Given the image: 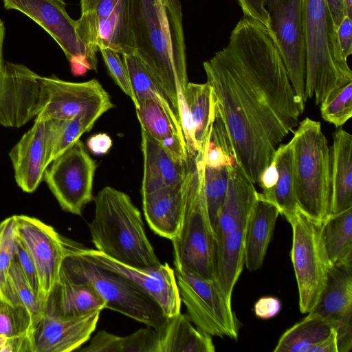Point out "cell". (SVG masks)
I'll use <instances>...</instances> for the list:
<instances>
[{"label":"cell","instance_id":"obj_34","mask_svg":"<svg viewBox=\"0 0 352 352\" xmlns=\"http://www.w3.org/2000/svg\"><path fill=\"white\" fill-rule=\"evenodd\" d=\"M331 329L327 322L308 314L283 333L274 351L309 352L311 346L327 337Z\"/></svg>","mask_w":352,"mask_h":352},{"label":"cell","instance_id":"obj_22","mask_svg":"<svg viewBox=\"0 0 352 352\" xmlns=\"http://www.w3.org/2000/svg\"><path fill=\"white\" fill-rule=\"evenodd\" d=\"M142 208L150 228L172 240L179 232L184 207V182L142 194Z\"/></svg>","mask_w":352,"mask_h":352},{"label":"cell","instance_id":"obj_37","mask_svg":"<svg viewBox=\"0 0 352 352\" xmlns=\"http://www.w3.org/2000/svg\"><path fill=\"white\" fill-rule=\"evenodd\" d=\"M0 296L8 302L25 307L33 322L43 314V305L33 290L18 262L13 258L6 280L0 288Z\"/></svg>","mask_w":352,"mask_h":352},{"label":"cell","instance_id":"obj_25","mask_svg":"<svg viewBox=\"0 0 352 352\" xmlns=\"http://www.w3.org/2000/svg\"><path fill=\"white\" fill-rule=\"evenodd\" d=\"M352 311V263L332 265L327 282L316 307L309 314L327 322L331 327Z\"/></svg>","mask_w":352,"mask_h":352},{"label":"cell","instance_id":"obj_9","mask_svg":"<svg viewBox=\"0 0 352 352\" xmlns=\"http://www.w3.org/2000/svg\"><path fill=\"white\" fill-rule=\"evenodd\" d=\"M175 267L180 298L190 321L211 336L237 340L239 323L232 302L226 299L214 280L190 270Z\"/></svg>","mask_w":352,"mask_h":352},{"label":"cell","instance_id":"obj_28","mask_svg":"<svg viewBox=\"0 0 352 352\" xmlns=\"http://www.w3.org/2000/svg\"><path fill=\"white\" fill-rule=\"evenodd\" d=\"M188 315L167 317L157 329L158 352H214L212 336L195 327Z\"/></svg>","mask_w":352,"mask_h":352},{"label":"cell","instance_id":"obj_36","mask_svg":"<svg viewBox=\"0 0 352 352\" xmlns=\"http://www.w3.org/2000/svg\"><path fill=\"white\" fill-rule=\"evenodd\" d=\"M135 111L140 126L158 142L172 135L184 137L177 116L158 101L145 100L139 103Z\"/></svg>","mask_w":352,"mask_h":352},{"label":"cell","instance_id":"obj_17","mask_svg":"<svg viewBox=\"0 0 352 352\" xmlns=\"http://www.w3.org/2000/svg\"><path fill=\"white\" fill-rule=\"evenodd\" d=\"M17 237L23 243L35 264L43 303L57 280L66 254L67 240L53 227L38 219L14 215Z\"/></svg>","mask_w":352,"mask_h":352},{"label":"cell","instance_id":"obj_7","mask_svg":"<svg viewBox=\"0 0 352 352\" xmlns=\"http://www.w3.org/2000/svg\"><path fill=\"white\" fill-rule=\"evenodd\" d=\"M60 272L76 282L90 284L105 302V309L125 315L155 329L165 322L157 303L127 278L80 255L67 241Z\"/></svg>","mask_w":352,"mask_h":352},{"label":"cell","instance_id":"obj_3","mask_svg":"<svg viewBox=\"0 0 352 352\" xmlns=\"http://www.w3.org/2000/svg\"><path fill=\"white\" fill-rule=\"evenodd\" d=\"M94 201V216L89 228L96 250L133 267L161 263L147 237L142 214L127 194L105 186Z\"/></svg>","mask_w":352,"mask_h":352},{"label":"cell","instance_id":"obj_30","mask_svg":"<svg viewBox=\"0 0 352 352\" xmlns=\"http://www.w3.org/2000/svg\"><path fill=\"white\" fill-rule=\"evenodd\" d=\"M184 96L194 127L197 151L203 150L208 143L214 116V101L211 87L208 82H188Z\"/></svg>","mask_w":352,"mask_h":352},{"label":"cell","instance_id":"obj_20","mask_svg":"<svg viewBox=\"0 0 352 352\" xmlns=\"http://www.w3.org/2000/svg\"><path fill=\"white\" fill-rule=\"evenodd\" d=\"M18 186L25 192H34L43 181L45 165V120L35 118L9 153Z\"/></svg>","mask_w":352,"mask_h":352},{"label":"cell","instance_id":"obj_21","mask_svg":"<svg viewBox=\"0 0 352 352\" xmlns=\"http://www.w3.org/2000/svg\"><path fill=\"white\" fill-rule=\"evenodd\" d=\"M259 198L254 184L235 163L230 166L228 190L214 227L217 238L246 226Z\"/></svg>","mask_w":352,"mask_h":352},{"label":"cell","instance_id":"obj_33","mask_svg":"<svg viewBox=\"0 0 352 352\" xmlns=\"http://www.w3.org/2000/svg\"><path fill=\"white\" fill-rule=\"evenodd\" d=\"M278 170V179L273 190L267 197H264L285 215L299 209L294 184L293 156L290 142L280 145L273 158Z\"/></svg>","mask_w":352,"mask_h":352},{"label":"cell","instance_id":"obj_49","mask_svg":"<svg viewBox=\"0 0 352 352\" xmlns=\"http://www.w3.org/2000/svg\"><path fill=\"white\" fill-rule=\"evenodd\" d=\"M278 179V170L276 162L273 159L268 166L262 173L258 182L263 192L261 194L267 197L273 190Z\"/></svg>","mask_w":352,"mask_h":352},{"label":"cell","instance_id":"obj_40","mask_svg":"<svg viewBox=\"0 0 352 352\" xmlns=\"http://www.w3.org/2000/svg\"><path fill=\"white\" fill-rule=\"evenodd\" d=\"M32 324V316L25 307L11 304L0 296V334L27 336Z\"/></svg>","mask_w":352,"mask_h":352},{"label":"cell","instance_id":"obj_44","mask_svg":"<svg viewBox=\"0 0 352 352\" xmlns=\"http://www.w3.org/2000/svg\"><path fill=\"white\" fill-rule=\"evenodd\" d=\"M236 1L243 12V17L250 18L260 22L271 32L270 18L266 8V0Z\"/></svg>","mask_w":352,"mask_h":352},{"label":"cell","instance_id":"obj_26","mask_svg":"<svg viewBox=\"0 0 352 352\" xmlns=\"http://www.w3.org/2000/svg\"><path fill=\"white\" fill-rule=\"evenodd\" d=\"M330 153L331 214H336L352 208V135L342 129L336 131Z\"/></svg>","mask_w":352,"mask_h":352},{"label":"cell","instance_id":"obj_29","mask_svg":"<svg viewBox=\"0 0 352 352\" xmlns=\"http://www.w3.org/2000/svg\"><path fill=\"white\" fill-rule=\"evenodd\" d=\"M104 109L83 111L71 119L45 120V165L50 163L93 128Z\"/></svg>","mask_w":352,"mask_h":352},{"label":"cell","instance_id":"obj_6","mask_svg":"<svg viewBox=\"0 0 352 352\" xmlns=\"http://www.w3.org/2000/svg\"><path fill=\"white\" fill-rule=\"evenodd\" d=\"M302 16L305 94L320 105L334 89L352 82V72L342 58L327 0H302Z\"/></svg>","mask_w":352,"mask_h":352},{"label":"cell","instance_id":"obj_51","mask_svg":"<svg viewBox=\"0 0 352 352\" xmlns=\"http://www.w3.org/2000/svg\"><path fill=\"white\" fill-rule=\"evenodd\" d=\"M327 3L333 30L337 34L346 15L344 0H327Z\"/></svg>","mask_w":352,"mask_h":352},{"label":"cell","instance_id":"obj_14","mask_svg":"<svg viewBox=\"0 0 352 352\" xmlns=\"http://www.w3.org/2000/svg\"><path fill=\"white\" fill-rule=\"evenodd\" d=\"M39 75L24 65L6 62L0 75V124L21 127L41 112L44 95Z\"/></svg>","mask_w":352,"mask_h":352},{"label":"cell","instance_id":"obj_27","mask_svg":"<svg viewBox=\"0 0 352 352\" xmlns=\"http://www.w3.org/2000/svg\"><path fill=\"white\" fill-rule=\"evenodd\" d=\"M245 226L241 227L215 241L214 280L230 302L245 264Z\"/></svg>","mask_w":352,"mask_h":352},{"label":"cell","instance_id":"obj_24","mask_svg":"<svg viewBox=\"0 0 352 352\" xmlns=\"http://www.w3.org/2000/svg\"><path fill=\"white\" fill-rule=\"evenodd\" d=\"M279 214L278 208L259 192L245 231V264L248 270L256 271L263 265Z\"/></svg>","mask_w":352,"mask_h":352},{"label":"cell","instance_id":"obj_41","mask_svg":"<svg viewBox=\"0 0 352 352\" xmlns=\"http://www.w3.org/2000/svg\"><path fill=\"white\" fill-rule=\"evenodd\" d=\"M16 236L14 215L0 223V288L4 284L14 256Z\"/></svg>","mask_w":352,"mask_h":352},{"label":"cell","instance_id":"obj_46","mask_svg":"<svg viewBox=\"0 0 352 352\" xmlns=\"http://www.w3.org/2000/svg\"><path fill=\"white\" fill-rule=\"evenodd\" d=\"M338 46L342 58L347 62L352 54V20L345 15L337 32Z\"/></svg>","mask_w":352,"mask_h":352},{"label":"cell","instance_id":"obj_35","mask_svg":"<svg viewBox=\"0 0 352 352\" xmlns=\"http://www.w3.org/2000/svg\"><path fill=\"white\" fill-rule=\"evenodd\" d=\"M122 56L127 68L135 98V107H138L139 103L145 100L153 99L175 115L164 89L140 57L135 53L122 54Z\"/></svg>","mask_w":352,"mask_h":352},{"label":"cell","instance_id":"obj_5","mask_svg":"<svg viewBox=\"0 0 352 352\" xmlns=\"http://www.w3.org/2000/svg\"><path fill=\"white\" fill-rule=\"evenodd\" d=\"M289 142L299 209L323 222L331 214V153L320 122L306 118L298 124Z\"/></svg>","mask_w":352,"mask_h":352},{"label":"cell","instance_id":"obj_53","mask_svg":"<svg viewBox=\"0 0 352 352\" xmlns=\"http://www.w3.org/2000/svg\"><path fill=\"white\" fill-rule=\"evenodd\" d=\"M6 29L3 22L0 19V75L3 71L5 62L3 56V46L5 38Z\"/></svg>","mask_w":352,"mask_h":352},{"label":"cell","instance_id":"obj_18","mask_svg":"<svg viewBox=\"0 0 352 352\" xmlns=\"http://www.w3.org/2000/svg\"><path fill=\"white\" fill-rule=\"evenodd\" d=\"M100 311L73 319L42 314L33 322L28 333L31 352L72 351L89 340L95 331Z\"/></svg>","mask_w":352,"mask_h":352},{"label":"cell","instance_id":"obj_42","mask_svg":"<svg viewBox=\"0 0 352 352\" xmlns=\"http://www.w3.org/2000/svg\"><path fill=\"white\" fill-rule=\"evenodd\" d=\"M109 74L121 90L136 106L135 98L131 87L127 68L122 55L109 48H99Z\"/></svg>","mask_w":352,"mask_h":352},{"label":"cell","instance_id":"obj_2","mask_svg":"<svg viewBox=\"0 0 352 352\" xmlns=\"http://www.w3.org/2000/svg\"><path fill=\"white\" fill-rule=\"evenodd\" d=\"M128 6L135 53L164 89L179 120L188 82L180 1L128 0Z\"/></svg>","mask_w":352,"mask_h":352},{"label":"cell","instance_id":"obj_8","mask_svg":"<svg viewBox=\"0 0 352 352\" xmlns=\"http://www.w3.org/2000/svg\"><path fill=\"white\" fill-rule=\"evenodd\" d=\"M292 229L291 261L296 279L299 309L308 314L317 305L331 267L322 236V222L300 210L284 215Z\"/></svg>","mask_w":352,"mask_h":352},{"label":"cell","instance_id":"obj_10","mask_svg":"<svg viewBox=\"0 0 352 352\" xmlns=\"http://www.w3.org/2000/svg\"><path fill=\"white\" fill-rule=\"evenodd\" d=\"M4 8L19 11L39 25L57 43L70 62L74 75L97 69L96 54L77 32L76 20L67 12L65 0H2Z\"/></svg>","mask_w":352,"mask_h":352},{"label":"cell","instance_id":"obj_11","mask_svg":"<svg viewBox=\"0 0 352 352\" xmlns=\"http://www.w3.org/2000/svg\"><path fill=\"white\" fill-rule=\"evenodd\" d=\"M96 168V162L79 140L50 163L43 181L64 211L81 215L85 206L94 199Z\"/></svg>","mask_w":352,"mask_h":352},{"label":"cell","instance_id":"obj_43","mask_svg":"<svg viewBox=\"0 0 352 352\" xmlns=\"http://www.w3.org/2000/svg\"><path fill=\"white\" fill-rule=\"evenodd\" d=\"M14 258L18 262L29 284L38 294L41 301V287L35 264L27 249L17 236L15 240Z\"/></svg>","mask_w":352,"mask_h":352},{"label":"cell","instance_id":"obj_50","mask_svg":"<svg viewBox=\"0 0 352 352\" xmlns=\"http://www.w3.org/2000/svg\"><path fill=\"white\" fill-rule=\"evenodd\" d=\"M87 146L92 153L104 155L111 148L112 140L107 133H98L88 139Z\"/></svg>","mask_w":352,"mask_h":352},{"label":"cell","instance_id":"obj_16","mask_svg":"<svg viewBox=\"0 0 352 352\" xmlns=\"http://www.w3.org/2000/svg\"><path fill=\"white\" fill-rule=\"evenodd\" d=\"M75 249L84 257L136 285L157 303L166 317L180 313L182 300L175 270L167 263L136 267L120 263L96 250L76 245Z\"/></svg>","mask_w":352,"mask_h":352},{"label":"cell","instance_id":"obj_45","mask_svg":"<svg viewBox=\"0 0 352 352\" xmlns=\"http://www.w3.org/2000/svg\"><path fill=\"white\" fill-rule=\"evenodd\" d=\"M333 328L336 331L338 352H350L352 349V311L336 321Z\"/></svg>","mask_w":352,"mask_h":352},{"label":"cell","instance_id":"obj_15","mask_svg":"<svg viewBox=\"0 0 352 352\" xmlns=\"http://www.w3.org/2000/svg\"><path fill=\"white\" fill-rule=\"evenodd\" d=\"M44 104L36 118L44 120L71 119L83 111L113 107L111 97L96 79L82 82L65 81L56 76H39Z\"/></svg>","mask_w":352,"mask_h":352},{"label":"cell","instance_id":"obj_4","mask_svg":"<svg viewBox=\"0 0 352 352\" xmlns=\"http://www.w3.org/2000/svg\"><path fill=\"white\" fill-rule=\"evenodd\" d=\"M205 148L188 155L180 229L173 239L175 267L214 279L215 236L204 191Z\"/></svg>","mask_w":352,"mask_h":352},{"label":"cell","instance_id":"obj_32","mask_svg":"<svg viewBox=\"0 0 352 352\" xmlns=\"http://www.w3.org/2000/svg\"><path fill=\"white\" fill-rule=\"evenodd\" d=\"M322 231L331 265L352 263V208L331 214L322 222Z\"/></svg>","mask_w":352,"mask_h":352},{"label":"cell","instance_id":"obj_47","mask_svg":"<svg viewBox=\"0 0 352 352\" xmlns=\"http://www.w3.org/2000/svg\"><path fill=\"white\" fill-rule=\"evenodd\" d=\"M281 309V302L274 296H263L255 303L254 311L256 316L267 320L276 316Z\"/></svg>","mask_w":352,"mask_h":352},{"label":"cell","instance_id":"obj_39","mask_svg":"<svg viewBox=\"0 0 352 352\" xmlns=\"http://www.w3.org/2000/svg\"><path fill=\"white\" fill-rule=\"evenodd\" d=\"M320 106L324 120L336 127L344 125L352 116V82L334 89Z\"/></svg>","mask_w":352,"mask_h":352},{"label":"cell","instance_id":"obj_23","mask_svg":"<svg viewBox=\"0 0 352 352\" xmlns=\"http://www.w3.org/2000/svg\"><path fill=\"white\" fill-rule=\"evenodd\" d=\"M140 128L144 160L141 193H148L163 187L177 186L183 183L186 164L175 162L160 142L154 139L143 127Z\"/></svg>","mask_w":352,"mask_h":352},{"label":"cell","instance_id":"obj_13","mask_svg":"<svg viewBox=\"0 0 352 352\" xmlns=\"http://www.w3.org/2000/svg\"><path fill=\"white\" fill-rule=\"evenodd\" d=\"M272 36L298 98L305 104L306 47L302 0H266Z\"/></svg>","mask_w":352,"mask_h":352},{"label":"cell","instance_id":"obj_19","mask_svg":"<svg viewBox=\"0 0 352 352\" xmlns=\"http://www.w3.org/2000/svg\"><path fill=\"white\" fill-rule=\"evenodd\" d=\"M105 309V302L88 283L76 282L60 272L43 306V314L73 319Z\"/></svg>","mask_w":352,"mask_h":352},{"label":"cell","instance_id":"obj_12","mask_svg":"<svg viewBox=\"0 0 352 352\" xmlns=\"http://www.w3.org/2000/svg\"><path fill=\"white\" fill-rule=\"evenodd\" d=\"M80 8L77 32L91 52L109 48L121 55L135 53L128 0H80Z\"/></svg>","mask_w":352,"mask_h":352},{"label":"cell","instance_id":"obj_52","mask_svg":"<svg viewBox=\"0 0 352 352\" xmlns=\"http://www.w3.org/2000/svg\"><path fill=\"white\" fill-rule=\"evenodd\" d=\"M309 352H338L337 335L335 329L332 327L329 334L315 343L310 349Z\"/></svg>","mask_w":352,"mask_h":352},{"label":"cell","instance_id":"obj_31","mask_svg":"<svg viewBox=\"0 0 352 352\" xmlns=\"http://www.w3.org/2000/svg\"><path fill=\"white\" fill-rule=\"evenodd\" d=\"M82 352H158L155 329L146 326L135 332L120 336L104 330L97 332Z\"/></svg>","mask_w":352,"mask_h":352},{"label":"cell","instance_id":"obj_38","mask_svg":"<svg viewBox=\"0 0 352 352\" xmlns=\"http://www.w3.org/2000/svg\"><path fill=\"white\" fill-rule=\"evenodd\" d=\"M230 166L204 168V191L213 230L228 190Z\"/></svg>","mask_w":352,"mask_h":352},{"label":"cell","instance_id":"obj_1","mask_svg":"<svg viewBox=\"0 0 352 352\" xmlns=\"http://www.w3.org/2000/svg\"><path fill=\"white\" fill-rule=\"evenodd\" d=\"M236 164L258 184L277 146L298 126L305 103L270 31L243 17L226 47L203 63Z\"/></svg>","mask_w":352,"mask_h":352},{"label":"cell","instance_id":"obj_48","mask_svg":"<svg viewBox=\"0 0 352 352\" xmlns=\"http://www.w3.org/2000/svg\"><path fill=\"white\" fill-rule=\"evenodd\" d=\"M0 352H31L28 335L11 337L0 334Z\"/></svg>","mask_w":352,"mask_h":352}]
</instances>
